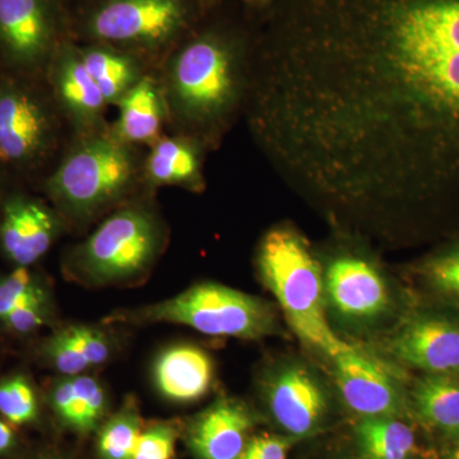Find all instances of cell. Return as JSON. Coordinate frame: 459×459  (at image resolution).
Segmentation results:
<instances>
[{"label":"cell","mask_w":459,"mask_h":459,"mask_svg":"<svg viewBox=\"0 0 459 459\" xmlns=\"http://www.w3.org/2000/svg\"><path fill=\"white\" fill-rule=\"evenodd\" d=\"M449 459H459V443L452 449L451 455H449Z\"/></svg>","instance_id":"836d02e7"},{"label":"cell","mask_w":459,"mask_h":459,"mask_svg":"<svg viewBox=\"0 0 459 459\" xmlns=\"http://www.w3.org/2000/svg\"><path fill=\"white\" fill-rule=\"evenodd\" d=\"M161 241V230L152 214L142 208H124L74 250L72 267L95 285L124 282L152 265Z\"/></svg>","instance_id":"8992f818"},{"label":"cell","mask_w":459,"mask_h":459,"mask_svg":"<svg viewBox=\"0 0 459 459\" xmlns=\"http://www.w3.org/2000/svg\"><path fill=\"white\" fill-rule=\"evenodd\" d=\"M14 433L13 429L9 427L7 422L0 420V455L8 452L13 446Z\"/></svg>","instance_id":"d6a6232c"},{"label":"cell","mask_w":459,"mask_h":459,"mask_svg":"<svg viewBox=\"0 0 459 459\" xmlns=\"http://www.w3.org/2000/svg\"><path fill=\"white\" fill-rule=\"evenodd\" d=\"M41 459H60V458H56V457H45V458H41Z\"/></svg>","instance_id":"e575fe53"},{"label":"cell","mask_w":459,"mask_h":459,"mask_svg":"<svg viewBox=\"0 0 459 459\" xmlns=\"http://www.w3.org/2000/svg\"><path fill=\"white\" fill-rule=\"evenodd\" d=\"M333 361L334 377L347 406L365 418H395L401 413L400 389L376 361L353 347Z\"/></svg>","instance_id":"8fae6325"},{"label":"cell","mask_w":459,"mask_h":459,"mask_svg":"<svg viewBox=\"0 0 459 459\" xmlns=\"http://www.w3.org/2000/svg\"><path fill=\"white\" fill-rule=\"evenodd\" d=\"M365 459H409L416 451L412 429L395 418H365L356 428Z\"/></svg>","instance_id":"603a6c76"},{"label":"cell","mask_w":459,"mask_h":459,"mask_svg":"<svg viewBox=\"0 0 459 459\" xmlns=\"http://www.w3.org/2000/svg\"><path fill=\"white\" fill-rule=\"evenodd\" d=\"M48 307L49 305H48L47 294L36 296L18 305L16 309L12 310L2 322L17 333H30L48 322L49 318Z\"/></svg>","instance_id":"f546056e"},{"label":"cell","mask_w":459,"mask_h":459,"mask_svg":"<svg viewBox=\"0 0 459 459\" xmlns=\"http://www.w3.org/2000/svg\"><path fill=\"white\" fill-rule=\"evenodd\" d=\"M113 319L186 325L213 337L258 340L273 332L270 305L219 283L204 282L186 291Z\"/></svg>","instance_id":"5b68a950"},{"label":"cell","mask_w":459,"mask_h":459,"mask_svg":"<svg viewBox=\"0 0 459 459\" xmlns=\"http://www.w3.org/2000/svg\"><path fill=\"white\" fill-rule=\"evenodd\" d=\"M256 263L287 322L305 343L331 360L353 349L329 327L325 274L307 240L295 229L282 225L270 230L259 244Z\"/></svg>","instance_id":"7a4b0ae2"},{"label":"cell","mask_w":459,"mask_h":459,"mask_svg":"<svg viewBox=\"0 0 459 459\" xmlns=\"http://www.w3.org/2000/svg\"><path fill=\"white\" fill-rule=\"evenodd\" d=\"M45 290L27 267H18L0 279V320L5 318L18 305L36 296L45 295Z\"/></svg>","instance_id":"4316f807"},{"label":"cell","mask_w":459,"mask_h":459,"mask_svg":"<svg viewBox=\"0 0 459 459\" xmlns=\"http://www.w3.org/2000/svg\"><path fill=\"white\" fill-rule=\"evenodd\" d=\"M213 376L210 355L190 344L169 347L153 365V380L160 394L180 403L201 400L210 391Z\"/></svg>","instance_id":"e0dca14e"},{"label":"cell","mask_w":459,"mask_h":459,"mask_svg":"<svg viewBox=\"0 0 459 459\" xmlns=\"http://www.w3.org/2000/svg\"><path fill=\"white\" fill-rule=\"evenodd\" d=\"M290 440L279 435L263 434L252 437L238 459H287Z\"/></svg>","instance_id":"1f68e13d"},{"label":"cell","mask_w":459,"mask_h":459,"mask_svg":"<svg viewBox=\"0 0 459 459\" xmlns=\"http://www.w3.org/2000/svg\"><path fill=\"white\" fill-rule=\"evenodd\" d=\"M325 289L332 309L351 323H369L386 313L391 296L385 279L364 256L341 255L329 262Z\"/></svg>","instance_id":"ba28073f"},{"label":"cell","mask_w":459,"mask_h":459,"mask_svg":"<svg viewBox=\"0 0 459 459\" xmlns=\"http://www.w3.org/2000/svg\"><path fill=\"white\" fill-rule=\"evenodd\" d=\"M42 353L60 374L74 377L105 364L110 359L111 344L98 328L69 325L45 341Z\"/></svg>","instance_id":"d6986e66"},{"label":"cell","mask_w":459,"mask_h":459,"mask_svg":"<svg viewBox=\"0 0 459 459\" xmlns=\"http://www.w3.org/2000/svg\"><path fill=\"white\" fill-rule=\"evenodd\" d=\"M50 119L32 95L16 84L0 87V160L30 161L49 143Z\"/></svg>","instance_id":"7c38bea8"},{"label":"cell","mask_w":459,"mask_h":459,"mask_svg":"<svg viewBox=\"0 0 459 459\" xmlns=\"http://www.w3.org/2000/svg\"><path fill=\"white\" fill-rule=\"evenodd\" d=\"M57 222L45 205L26 198H12L4 205L0 241L12 262L27 267L50 249Z\"/></svg>","instance_id":"9a60e30c"},{"label":"cell","mask_w":459,"mask_h":459,"mask_svg":"<svg viewBox=\"0 0 459 459\" xmlns=\"http://www.w3.org/2000/svg\"><path fill=\"white\" fill-rule=\"evenodd\" d=\"M80 53L108 105L117 104L142 78L138 63L120 51L87 48Z\"/></svg>","instance_id":"7402d4cb"},{"label":"cell","mask_w":459,"mask_h":459,"mask_svg":"<svg viewBox=\"0 0 459 459\" xmlns=\"http://www.w3.org/2000/svg\"><path fill=\"white\" fill-rule=\"evenodd\" d=\"M425 277L440 294L459 300V247L430 259Z\"/></svg>","instance_id":"83f0119b"},{"label":"cell","mask_w":459,"mask_h":459,"mask_svg":"<svg viewBox=\"0 0 459 459\" xmlns=\"http://www.w3.org/2000/svg\"><path fill=\"white\" fill-rule=\"evenodd\" d=\"M267 403L273 419L292 437L316 433L328 411L327 394L312 371L287 365L271 377Z\"/></svg>","instance_id":"9c48e42d"},{"label":"cell","mask_w":459,"mask_h":459,"mask_svg":"<svg viewBox=\"0 0 459 459\" xmlns=\"http://www.w3.org/2000/svg\"><path fill=\"white\" fill-rule=\"evenodd\" d=\"M50 403L63 424L78 433H90L86 410L80 392L74 385V377H65L57 380L51 388Z\"/></svg>","instance_id":"484cf974"},{"label":"cell","mask_w":459,"mask_h":459,"mask_svg":"<svg viewBox=\"0 0 459 459\" xmlns=\"http://www.w3.org/2000/svg\"><path fill=\"white\" fill-rule=\"evenodd\" d=\"M395 358L440 376H459V320L437 314L410 319L391 343Z\"/></svg>","instance_id":"30bf717a"},{"label":"cell","mask_w":459,"mask_h":459,"mask_svg":"<svg viewBox=\"0 0 459 459\" xmlns=\"http://www.w3.org/2000/svg\"><path fill=\"white\" fill-rule=\"evenodd\" d=\"M177 439V429L172 425H153L142 431L133 459H171Z\"/></svg>","instance_id":"f1b7e54d"},{"label":"cell","mask_w":459,"mask_h":459,"mask_svg":"<svg viewBox=\"0 0 459 459\" xmlns=\"http://www.w3.org/2000/svg\"><path fill=\"white\" fill-rule=\"evenodd\" d=\"M54 90L60 105L84 134L96 133L108 104L84 65L80 50L65 47L53 65Z\"/></svg>","instance_id":"2e32d148"},{"label":"cell","mask_w":459,"mask_h":459,"mask_svg":"<svg viewBox=\"0 0 459 459\" xmlns=\"http://www.w3.org/2000/svg\"><path fill=\"white\" fill-rule=\"evenodd\" d=\"M38 398L25 377L0 382V413L13 425H25L38 416Z\"/></svg>","instance_id":"d4e9b609"},{"label":"cell","mask_w":459,"mask_h":459,"mask_svg":"<svg viewBox=\"0 0 459 459\" xmlns=\"http://www.w3.org/2000/svg\"><path fill=\"white\" fill-rule=\"evenodd\" d=\"M146 175L157 186L195 188L201 184V159L192 141L160 138L146 161Z\"/></svg>","instance_id":"ffe728a7"},{"label":"cell","mask_w":459,"mask_h":459,"mask_svg":"<svg viewBox=\"0 0 459 459\" xmlns=\"http://www.w3.org/2000/svg\"><path fill=\"white\" fill-rule=\"evenodd\" d=\"M54 23L47 0H0V45L21 65L41 62L50 50Z\"/></svg>","instance_id":"4fadbf2b"},{"label":"cell","mask_w":459,"mask_h":459,"mask_svg":"<svg viewBox=\"0 0 459 459\" xmlns=\"http://www.w3.org/2000/svg\"><path fill=\"white\" fill-rule=\"evenodd\" d=\"M256 69L252 123L286 181L389 212L459 186V0H374Z\"/></svg>","instance_id":"6da1fadb"},{"label":"cell","mask_w":459,"mask_h":459,"mask_svg":"<svg viewBox=\"0 0 459 459\" xmlns=\"http://www.w3.org/2000/svg\"><path fill=\"white\" fill-rule=\"evenodd\" d=\"M119 117L111 135L126 146L160 140L166 114L164 95L152 78L142 77L117 102Z\"/></svg>","instance_id":"ac0fdd59"},{"label":"cell","mask_w":459,"mask_h":459,"mask_svg":"<svg viewBox=\"0 0 459 459\" xmlns=\"http://www.w3.org/2000/svg\"><path fill=\"white\" fill-rule=\"evenodd\" d=\"M244 68L226 42L204 36L172 57L166 72V108L193 129L222 122L240 98Z\"/></svg>","instance_id":"3957f363"},{"label":"cell","mask_w":459,"mask_h":459,"mask_svg":"<svg viewBox=\"0 0 459 459\" xmlns=\"http://www.w3.org/2000/svg\"><path fill=\"white\" fill-rule=\"evenodd\" d=\"M138 168L131 146L91 133L72 148L48 181L51 197L75 217L92 216L132 188Z\"/></svg>","instance_id":"277c9868"},{"label":"cell","mask_w":459,"mask_h":459,"mask_svg":"<svg viewBox=\"0 0 459 459\" xmlns=\"http://www.w3.org/2000/svg\"><path fill=\"white\" fill-rule=\"evenodd\" d=\"M186 17L181 0H107L91 16L89 30L110 44L155 49L175 38Z\"/></svg>","instance_id":"52a82bcc"},{"label":"cell","mask_w":459,"mask_h":459,"mask_svg":"<svg viewBox=\"0 0 459 459\" xmlns=\"http://www.w3.org/2000/svg\"><path fill=\"white\" fill-rule=\"evenodd\" d=\"M142 433L137 406L129 402L100 431V459H133Z\"/></svg>","instance_id":"cb8c5ba5"},{"label":"cell","mask_w":459,"mask_h":459,"mask_svg":"<svg viewBox=\"0 0 459 459\" xmlns=\"http://www.w3.org/2000/svg\"><path fill=\"white\" fill-rule=\"evenodd\" d=\"M74 379L81 398H82L87 421H89V427L92 431L107 412V392L95 377L80 374V376H74Z\"/></svg>","instance_id":"4dcf8cb0"},{"label":"cell","mask_w":459,"mask_h":459,"mask_svg":"<svg viewBox=\"0 0 459 459\" xmlns=\"http://www.w3.org/2000/svg\"><path fill=\"white\" fill-rule=\"evenodd\" d=\"M253 418L243 403L222 398L189 429L188 442L201 459H238L249 443Z\"/></svg>","instance_id":"5bb4252c"},{"label":"cell","mask_w":459,"mask_h":459,"mask_svg":"<svg viewBox=\"0 0 459 459\" xmlns=\"http://www.w3.org/2000/svg\"><path fill=\"white\" fill-rule=\"evenodd\" d=\"M420 418L431 428L459 437V377L429 374L413 389Z\"/></svg>","instance_id":"44dd1931"}]
</instances>
